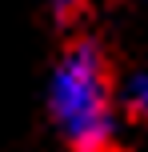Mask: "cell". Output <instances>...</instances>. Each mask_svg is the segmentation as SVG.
I'll list each match as a JSON object with an SVG mask.
<instances>
[{"label":"cell","mask_w":148,"mask_h":152,"mask_svg":"<svg viewBox=\"0 0 148 152\" xmlns=\"http://www.w3.org/2000/svg\"><path fill=\"white\" fill-rule=\"evenodd\" d=\"M116 84L104 44L76 36L48 72V120L68 152H108L116 140Z\"/></svg>","instance_id":"6da1fadb"},{"label":"cell","mask_w":148,"mask_h":152,"mask_svg":"<svg viewBox=\"0 0 148 152\" xmlns=\"http://www.w3.org/2000/svg\"><path fill=\"white\" fill-rule=\"evenodd\" d=\"M40 4L48 8V16H52L56 24H72L80 12H84V4H88V0H40Z\"/></svg>","instance_id":"3957f363"},{"label":"cell","mask_w":148,"mask_h":152,"mask_svg":"<svg viewBox=\"0 0 148 152\" xmlns=\"http://www.w3.org/2000/svg\"><path fill=\"white\" fill-rule=\"evenodd\" d=\"M120 100H124V108L136 116V120H148V64L128 72L124 88H120Z\"/></svg>","instance_id":"7a4b0ae2"}]
</instances>
